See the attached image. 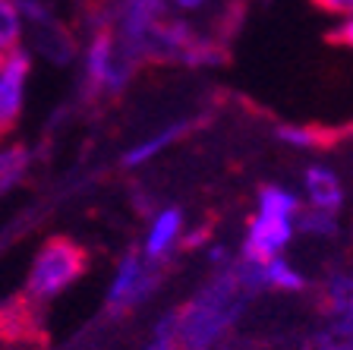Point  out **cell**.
<instances>
[{"mask_svg": "<svg viewBox=\"0 0 353 350\" xmlns=\"http://www.w3.org/2000/svg\"><path fill=\"white\" fill-rule=\"evenodd\" d=\"M252 300L256 293L236 275L234 259L221 269H212V275L196 287V293L186 303L174 307L180 350H208L214 344L230 341V335L250 313Z\"/></svg>", "mask_w": 353, "mask_h": 350, "instance_id": "6da1fadb", "label": "cell"}, {"mask_svg": "<svg viewBox=\"0 0 353 350\" xmlns=\"http://www.w3.org/2000/svg\"><path fill=\"white\" fill-rule=\"evenodd\" d=\"M303 212V199L294 186L284 183H262L256 190V208H252L246 231L240 240L243 259H272L284 255L296 240V215Z\"/></svg>", "mask_w": 353, "mask_h": 350, "instance_id": "7a4b0ae2", "label": "cell"}, {"mask_svg": "<svg viewBox=\"0 0 353 350\" xmlns=\"http://www.w3.org/2000/svg\"><path fill=\"white\" fill-rule=\"evenodd\" d=\"M85 271H88V249L82 243H76L73 237H63V233L48 237L38 246L35 259H32L26 287H22L19 297L26 303H32V307H44V303H51L60 293L70 291Z\"/></svg>", "mask_w": 353, "mask_h": 350, "instance_id": "3957f363", "label": "cell"}, {"mask_svg": "<svg viewBox=\"0 0 353 350\" xmlns=\"http://www.w3.org/2000/svg\"><path fill=\"white\" fill-rule=\"evenodd\" d=\"M82 54V95L88 101H101V98H117L132 86L139 64L130 57L110 35L108 26L88 29L85 48Z\"/></svg>", "mask_w": 353, "mask_h": 350, "instance_id": "277c9868", "label": "cell"}, {"mask_svg": "<svg viewBox=\"0 0 353 350\" xmlns=\"http://www.w3.org/2000/svg\"><path fill=\"white\" fill-rule=\"evenodd\" d=\"M164 278H168V262L148 259L142 249H126L114 265V275L104 291V313L110 319H120L142 309L158 297Z\"/></svg>", "mask_w": 353, "mask_h": 350, "instance_id": "5b68a950", "label": "cell"}, {"mask_svg": "<svg viewBox=\"0 0 353 350\" xmlns=\"http://www.w3.org/2000/svg\"><path fill=\"white\" fill-rule=\"evenodd\" d=\"M170 16L168 0H108V29L117 44L139 66H145V51L154 32Z\"/></svg>", "mask_w": 353, "mask_h": 350, "instance_id": "8992f818", "label": "cell"}, {"mask_svg": "<svg viewBox=\"0 0 353 350\" xmlns=\"http://www.w3.org/2000/svg\"><path fill=\"white\" fill-rule=\"evenodd\" d=\"M32 76V54L16 48L0 57V142L19 126Z\"/></svg>", "mask_w": 353, "mask_h": 350, "instance_id": "52a82bcc", "label": "cell"}, {"mask_svg": "<svg viewBox=\"0 0 353 350\" xmlns=\"http://www.w3.org/2000/svg\"><path fill=\"white\" fill-rule=\"evenodd\" d=\"M186 227H190V221H186V212L180 205H161V208H154L148 215V227L139 249L148 259L168 262L170 255L180 253V246H183Z\"/></svg>", "mask_w": 353, "mask_h": 350, "instance_id": "ba28073f", "label": "cell"}, {"mask_svg": "<svg viewBox=\"0 0 353 350\" xmlns=\"http://www.w3.org/2000/svg\"><path fill=\"white\" fill-rule=\"evenodd\" d=\"M300 199L306 208H319V212H338L347 202V190L341 174L325 161H312L303 168L300 177Z\"/></svg>", "mask_w": 353, "mask_h": 350, "instance_id": "9c48e42d", "label": "cell"}, {"mask_svg": "<svg viewBox=\"0 0 353 350\" xmlns=\"http://www.w3.org/2000/svg\"><path fill=\"white\" fill-rule=\"evenodd\" d=\"M32 29V54L44 57L51 66H70L76 57H79V41L57 16L44 22H35L29 26Z\"/></svg>", "mask_w": 353, "mask_h": 350, "instance_id": "30bf717a", "label": "cell"}, {"mask_svg": "<svg viewBox=\"0 0 353 350\" xmlns=\"http://www.w3.org/2000/svg\"><path fill=\"white\" fill-rule=\"evenodd\" d=\"M186 130H190L186 120H174V124L158 126L154 133H148L145 139H139V142H132V146L126 148L123 152V168L139 171V168H145V164H152V161H158L168 148H174L176 142L186 136Z\"/></svg>", "mask_w": 353, "mask_h": 350, "instance_id": "8fae6325", "label": "cell"}, {"mask_svg": "<svg viewBox=\"0 0 353 350\" xmlns=\"http://www.w3.org/2000/svg\"><path fill=\"white\" fill-rule=\"evenodd\" d=\"M322 307L325 315L353 313V269H334L322 281Z\"/></svg>", "mask_w": 353, "mask_h": 350, "instance_id": "7c38bea8", "label": "cell"}, {"mask_svg": "<svg viewBox=\"0 0 353 350\" xmlns=\"http://www.w3.org/2000/svg\"><path fill=\"white\" fill-rule=\"evenodd\" d=\"M29 168H32L29 148L19 146V142H13V146H3V142H0V196L16 190V186L26 180Z\"/></svg>", "mask_w": 353, "mask_h": 350, "instance_id": "4fadbf2b", "label": "cell"}, {"mask_svg": "<svg viewBox=\"0 0 353 350\" xmlns=\"http://www.w3.org/2000/svg\"><path fill=\"white\" fill-rule=\"evenodd\" d=\"M296 233L309 237V240H334L341 233V215L338 212H319V208H306L296 215Z\"/></svg>", "mask_w": 353, "mask_h": 350, "instance_id": "5bb4252c", "label": "cell"}, {"mask_svg": "<svg viewBox=\"0 0 353 350\" xmlns=\"http://www.w3.org/2000/svg\"><path fill=\"white\" fill-rule=\"evenodd\" d=\"M22 16L16 0H0V54L22 48Z\"/></svg>", "mask_w": 353, "mask_h": 350, "instance_id": "9a60e30c", "label": "cell"}, {"mask_svg": "<svg viewBox=\"0 0 353 350\" xmlns=\"http://www.w3.org/2000/svg\"><path fill=\"white\" fill-rule=\"evenodd\" d=\"M274 136L287 148H294V152H312V148L322 146V133L306 124H278L274 126Z\"/></svg>", "mask_w": 353, "mask_h": 350, "instance_id": "2e32d148", "label": "cell"}, {"mask_svg": "<svg viewBox=\"0 0 353 350\" xmlns=\"http://www.w3.org/2000/svg\"><path fill=\"white\" fill-rule=\"evenodd\" d=\"M139 350H180L176 344V313L174 307H168L158 319H154L152 331H148V341Z\"/></svg>", "mask_w": 353, "mask_h": 350, "instance_id": "e0dca14e", "label": "cell"}, {"mask_svg": "<svg viewBox=\"0 0 353 350\" xmlns=\"http://www.w3.org/2000/svg\"><path fill=\"white\" fill-rule=\"evenodd\" d=\"M228 0H168L170 13L186 16V19H202V16H218Z\"/></svg>", "mask_w": 353, "mask_h": 350, "instance_id": "ac0fdd59", "label": "cell"}, {"mask_svg": "<svg viewBox=\"0 0 353 350\" xmlns=\"http://www.w3.org/2000/svg\"><path fill=\"white\" fill-rule=\"evenodd\" d=\"M325 329L334 338L338 350H353V313L344 315H325Z\"/></svg>", "mask_w": 353, "mask_h": 350, "instance_id": "d6986e66", "label": "cell"}, {"mask_svg": "<svg viewBox=\"0 0 353 350\" xmlns=\"http://www.w3.org/2000/svg\"><path fill=\"white\" fill-rule=\"evenodd\" d=\"M303 350H338V344H334V338L328 335V329H316L312 335L306 338V344H303Z\"/></svg>", "mask_w": 353, "mask_h": 350, "instance_id": "ffe728a7", "label": "cell"}, {"mask_svg": "<svg viewBox=\"0 0 353 350\" xmlns=\"http://www.w3.org/2000/svg\"><path fill=\"white\" fill-rule=\"evenodd\" d=\"M331 41H338V44H344V48L353 51V16H341L338 26H334V32H331Z\"/></svg>", "mask_w": 353, "mask_h": 350, "instance_id": "44dd1931", "label": "cell"}, {"mask_svg": "<svg viewBox=\"0 0 353 350\" xmlns=\"http://www.w3.org/2000/svg\"><path fill=\"white\" fill-rule=\"evenodd\" d=\"M319 10H325V13L331 16H353V0H312Z\"/></svg>", "mask_w": 353, "mask_h": 350, "instance_id": "7402d4cb", "label": "cell"}, {"mask_svg": "<svg viewBox=\"0 0 353 350\" xmlns=\"http://www.w3.org/2000/svg\"><path fill=\"white\" fill-rule=\"evenodd\" d=\"M208 350H240L234 341H224V344H214V347H208Z\"/></svg>", "mask_w": 353, "mask_h": 350, "instance_id": "603a6c76", "label": "cell"}, {"mask_svg": "<svg viewBox=\"0 0 353 350\" xmlns=\"http://www.w3.org/2000/svg\"><path fill=\"white\" fill-rule=\"evenodd\" d=\"M0 57H3V54H0Z\"/></svg>", "mask_w": 353, "mask_h": 350, "instance_id": "cb8c5ba5", "label": "cell"}]
</instances>
